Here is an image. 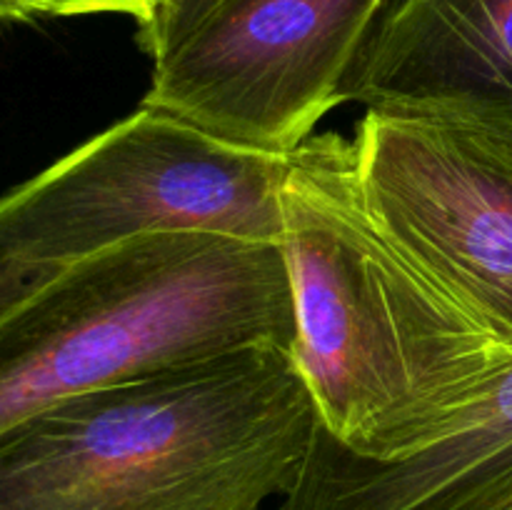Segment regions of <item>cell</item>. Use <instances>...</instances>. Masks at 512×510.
<instances>
[{
  "instance_id": "obj_10",
  "label": "cell",
  "mask_w": 512,
  "mask_h": 510,
  "mask_svg": "<svg viewBox=\"0 0 512 510\" xmlns=\"http://www.w3.org/2000/svg\"><path fill=\"white\" fill-rule=\"evenodd\" d=\"M38 15V0H0V20H33Z\"/></svg>"
},
{
  "instance_id": "obj_8",
  "label": "cell",
  "mask_w": 512,
  "mask_h": 510,
  "mask_svg": "<svg viewBox=\"0 0 512 510\" xmlns=\"http://www.w3.org/2000/svg\"><path fill=\"white\" fill-rule=\"evenodd\" d=\"M278 510H512V360L458 423L400 458H365L323 428Z\"/></svg>"
},
{
  "instance_id": "obj_3",
  "label": "cell",
  "mask_w": 512,
  "mask_h": 510,
  "mask_svg": "<svg viewBox=\"0 0 512 510\" xmlns=\"http://www.w3.org/2000/svg\"><path fill=\"white\" fill-rule=\"evenodd\" d=\"M293 338L288 268L268 240L145 235L0 278V435L135 375Z\"/></svg>"
},
{
  "instance_id": "obj_2",
  "label": "cell",
  "mask_w": 512,
  "mask_h": 510,
  "mask_svg": "<svg viewBox=\"0 0 512 510\" xmlns=\"http://www.w3.org/2000/svg\"><path fill=\"white\" fill-rule=\"evenodd\" d=\"M318 413L258 343L55 403L0 435V510H260L298 480Z\"/></svg>"
},
{
  "instance_id": "obj_5",
  "label": "cell",
  "mask_w": 512,
  "mask_h": 510,
  "mask_svg": "<svg viewBox=\"0 0 512 510\" xmlns=\"http://www.w3.org/2000/svg\"><path fill=\"white\" fill-rule=\"evenodd\" d=\"M385 0H215L153 60L143 108L255 153L290 155L343 103Z\"/></svg>"
},
{
  "instance_id": "obj_4",
  "label": "cell",
  "mask_w": 512,
  "mask_h": 510,
  "mask_svg": "<svg viewBox=\"0 0 512 510\" xmlns=\"http://www.w3.org/2000/svg\"><path fill=\"white\" fill-rule=\"evenodd\" d=\"M288 158L140 105L0 195V278L45 273L145 235L278 243Z\"/></svg>"
},
{
  "instance_id": "obj_1",
  "label": "cell",
  "mask_w": 512,
  "mask_h": 510,
  "mask_svg": "<svg viewBox=\"0 0 512 510\" xmlns=\"http://www.w3.org/2000/svg\"><path fill=\"white\" fill-rule=\"evenodd\" d=\"M280 215L290 353L320 428L383 460L448 433L498 383L512 353L375 223L353 140L313 135L290 153Z\"/></svg>"
},
{
  "instance_id": "obj_9",
  "label": "cell",
  "mask_w": 512,
  "mask_h": 510,
  "mask_svg": "<svg viewBox=\"0 0 512 510\" xmlns=\"http://www.w3.org/2000/svg\"><path fill=\"white\" fill-rule=\"evenodd\" d=\"M40 15H125L138 25V45L158 60L215 0H38Z\"/></svg>"
},
{
  "instance_id": "obj_6",
  "label": "cell",
  "mask_w": 512,
  "mask_h": 510,
  "mask_svg": "<svg viewBox=\"0 0 512 510\" xmlns=\"http://www.w3.org/2000/svg\"><path fill=\"white\" fill-rule=\"evenodd\" d=\"M353 145L375 223L512 353V145L380 110Z\"/></svg>"
},
{
  "instance_id": "obj_7",
  "label": "cell",
  "mask_w": 512,
  "mask_h": 510,
  "mask_svg": "<svg viewBox=\"0 0 512 510\" xmlns=\"http://www.w3.org/2000/svg\"><path fill=\"white\" fill-rule=\"evenodd\" d=\"M348 100L512 145V0H385Z\"/></svg>"
}]
</instances>
